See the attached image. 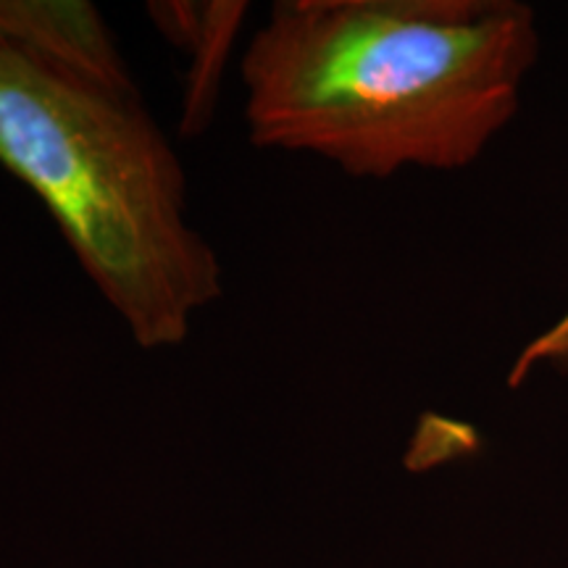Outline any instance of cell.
<instances>
[{"instance_id":"obj_1","label":"cell","mask_w":568,"mask_h":568,"mask_svg":"<svg viewBox=\"0 0 568 568\" xmlns=\"http://www.w3.org/2000/svg\"><path fill=\"white\" fill-rule=\"evenodd\" d=\"M537 55L518 0H280L240 61L247 138L355 180L458 172L514 122Z\"/></svg>"},{"instance_id":"obj_2","label":"cell","mask_w":568,"mask_h":568,"mask_svg":"<svg viewBox=\"0 0 568 568\" xmlns=\"http://www.w3.org/2000/svg\"><path fill=\"white\" fill-rule=\"evenodd\" d=\"M0 166L51 213L142 351L187 343L222 297V261L193 224L182 161L142 92L63 80L0 48Z\"/></svg>"},{"instance_id":"obj_3","label":"cell","mask_w":568,"mask_h":568,"mask_svg":"<svg viewBox=\"0 0 568 568\" xmlns=\"http://www.w3.org/2000/svg\"><path fill=\"white\" fill-rule=\"evenodd\" d=\"M0 48L63 80L140 95L116 34L88 0H0Z\"/></svg>"},{"instance_id":"obj_4","label":"cell","mask_w":568,"mask_h":568,"mask_svg":"<svg viewBox=\"0 0 568 568\" xmlns=\"http://www.w3.org/2000/svg\"><path fill=\"white\" fill-rule=\"evenodd\" d=\"M247 9L251 6L240 0H161L145 6L161 38L187 55L180 122L184 138H197L213 122L226 61Z\"/></svg>"},{"instance_id":"obj_5","label":"cell","mask_w":568,"mask_h":568,"mask_svg":"<svg viewBox=\"0 0 568 568\" xmlns=\"http://www.w3.org/2000/svg\"><path fill=\"white\" fill-rule=\"evenodd\" d=\"M539 368H552V372L568 374V308L566 314L556 318L548 329H542L535 339H529L516 355L510 366L508 385L518 387L529 379Z\"/></svg>"}]
</instances>
